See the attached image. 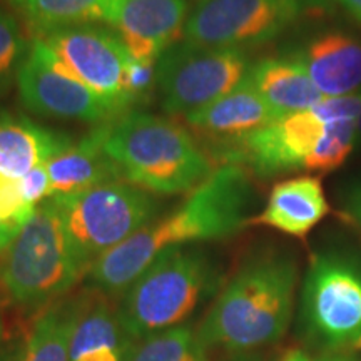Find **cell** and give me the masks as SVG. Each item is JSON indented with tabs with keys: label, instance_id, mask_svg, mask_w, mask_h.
<instances>
[{
	"label": "cell",
	"instance_id": "obj_20",
	"mask_svg": "<svg viewBox=\"0 0 361 361\" xmlns=\"http://www.w3.org/2000/svg\"><path fill=\"white\" fill-rule=\"evenodd\" d=\"M106 123L99 124L71 147L47 162L52 197L67 196L107 180L121 179L104 147Z\"/></svg>",
	"mask_w": 361,
	"mask_h": 361
},
{
	"label": "cell",
	"instance_id": "obj_25",
	"mask_svg": "<svg viewBox=\"0 0 361 361\" xmlns=\"http://www.w3.org/2000/svg\"><path fill=\"white\" fill-rule=\"evenodd\" d=\"M29 52L20 25L11 12L0 7V97L17 82V74Z\"/></svg>",
	"mask_w": 361,
	"mask_h": 361
},
{
	"label": "cell",
	"instance_id": "obj_33",
	"mask_svg": "<svg viewBox=\"0 0 361 361\" xmlns=\"http://www.w3.org/2000/svg\"><path fill=\"white\" fill-rule=\"evenodd\" d=\"M233 361H266V360H263L258 355L247 353V355H236V358H234Z\"/></svg>",
	"mask_w": 361,
	"mask_h": 361
},
{
	"label": "cell",
	"instance_id": "obj_3",
	"mask_svg": "<svg viewBox=\"0 0 361 361\" xmlns=\"http://www.w3.org/2000/svg\"><path fill=\"white\" fill-rule=\"evenodd\" d=\"M104 147L121 179L156 196L191 192L214 171L188 129L142 111L107 121Z\"/></svg>",
	"mask_w": 361,
	"mask_h": 361
},
{
	"label": "cell",
	"instance_id": "obj_31",
	"mask_svg": "<svg viewBox=\"0 0 361 361\" xmlns=\"http://www.w3.org/2000/svg\"><path fill=\"white\" fill-rule=\"evenodd\" d=\"M313 361H361L358 355H355L351 350L345 351H323L318 358Z\"/></svg>",
	"mask_w": 361,
	"mask_h": 361
},
{
	"label": "cell",
	"instance_id": "obj_28",
	"mask_svg": "<svg viewBox=\"0 0 361 361\" xmlns=\"http://www.w3.org/2000/svg\"><path fill=\"white\" fill-rule=\"evenodd\" d=\"M340 201L343 214L361 233V179L346 184L340 194Z\"/></svg>",
	"mask_w": 361,
	"mask_h": 361
},
{
	"label": "cell",
	"instance_id": "obj_22",
	"mask_svg": "<svg viewBox=\"0 0 361 361\" xmlns=\"http://www.w3.org/2000/svg\"><path fill=\"white\" fill-rule=\"evenodd\" d=\"M74 319V298L59 300L44 308L30 329L19 361H69Z\"/></svg>",
	"mask_w": 361,
	"mask_h": 361
},
{
	"label": "cell",
	"instance_id": "obj_36",
	"mask_svg": "<svg viewBox=\"0 0 361 361\" xmlns=\"http://www.w3.org/2000/svg\"><path fill=\"white\" fill-rule=\"evenodd\" d=\"M356 348H358V350H361V341H360V345H358V346H356Z\"/></svg>",
	"mask_w": 361,
	"mask_h": 361
},
{
	"label": "cell",
	"instance_id": "obj_5",
	"mask_svg": "<svg viewBox=\"0 0 361 361\" xmlns=\"http://www.w3.org/2000/svg\"><path fill=\"white\" fill-rule=\"evenodd\" d=\"M54 197L35 207L0 263V283L13 303L47 308L85 276Z\"/></svg>",
	"mask_w": 361,
	"mask_h": 361
},
{
	"label": "cell",
	"instance_id": "obj_29",
	"mask_svg": "<svg viewBox=\"0 0 361 361\" xmlns=\"http://www.w3.org/2000/svg\"><path fill=\"white\" fill-rule=\"evenodd\" d=\"M20 229L22 226L0 216V255H4L7 251V247L12 245V241L19 234Z\"/></svg>",
	"mask_w": 361,
	"mask_h": 361
},
{
	"label": "cell",
	"instance_id": "obj_7",
	"mask_svg": "<svg viewBox=\"0 0 361 361\" xmlns=\"http://www.w3.org/2000/svg\"><path fill=\"white\" fill-rule=\"evenodd\" d=\"M306 336L323 351L353 350L361 341V258L328 247L311 256L301 284Z\"/></svg>",
	"mask_w": 361,
	"mask_h": 361
},
{
	"label": "cell",
	"instance_id": "obj_18",
	"mask_svg": "<svg viewBox=\"0 0 361 361\" xmlns=\"http://www.w3.org/2000/svg\"><path fill=\"white\" fill-rule=\"evenodd\" d=\"M74 144L69 134L44 128L29 117L0 111V173L20 179Z\"/></svg>",
	"mask_w": 361,
	"mask_h": 361
},
{
	"label": "cell",
	"instance_id": "obj_37",
	"mask_svg": "<svg viewBox=\"0 0 361 361\" xmlns=\"http://www.w3.org/2000/svg\"><path fill=\"white\" fill-rule=\"evenodd\" d=\"M4 361H11V360H4Z\"/></svg>",
	"mask_w": 361,
	"mask_h": 361
},
{
	"label": "cell",
	"instance_id": "obj_14",
	"mask_svg": "<svg viewBox=\"0 0 361 361\" xmlns=\"http://www.w3.org/2000/svg\"><path fill=\"white\" fill-rule=\"evenodd\" d=\"M323 97L361 92V39L348 30L322 29L290 52Z\"/></svg>",
	"mask_w": 361,
	"mask_h": 361
},
{
	"label": "cell",
	"instance_id": "obj_8",
	"mask_svg": "<svg viewBox=\"0 0 361 361\" xmlns=\"http://www.w3.org/2000/svg\"><path fill=\"white\" fill-rule=\"evenodd\" d=\"M326 7L328 0H192L183 39L247 52L276 40L311 12Z\"/></svg>",
	"mask_w": 361,
	"mask_h": 361
},
{
	"label": "cell",
	"instance_id": "obj_2",
	"mask_svg": "<svg viewBox=\"0 0 361 361\" xmlns=\"http://www.w3.org/2000/svg\"><path fill=\"white\" fill-rule=\"evenodd\" d=\"M298 264L290 252L251 255L221 288L196 329L207 350L247 355L273 345L290 328Z\"/></svg>",
	"mask_w": 361,
	"mask_h": 361
},
{
	"label": "cell",
	"instance_id": "obj_10",
	"mask_svg": "<svg viewBox=\"0 0 361 361\" xmlns=\"http://www.w3.org/2000/svg\"><path fill=\"white\" fill-rule=\"evenodd\" d=\"M80 84L102 99L116 116L130 111L126 72L130 54L114 30L97 24L72 25L35 35Z\"/></svg>",
	"mask_w": 361,
	"mask_h": 361
},
{
	"label": "cell",
	"instance_id": "obj_4",
	"mask_svg": "<svg viewBox=\"0 0 361 361\" xmlns=\"http://www.w3.org/2000/svg\"><path fill=\"white\" fill-rule=\"evenodd\" d=\"M221 269L201 246L162 252L121 295L117 318L133 341L180 326L218 295Z\"/></svg>",
	"mask_w": 361,
	"mask_h": 361
},
{
	"label": "cell",
	"instance_id": "obj_12",
	"mask_svg": "<svg viewBox=\"0 0 361 361\" xmlns=\"http://www.w3.org/2000/svg\"><path fill=\"white\" fill-rule=\"evenodd\" d=\"M326 119L316 104L306 111L278 117L273 123L219 149L224 164H236L261 178L295 173L323 134Z\"/></svg>",
	"mask_w": 361,
	"mask_h": 361
},
{
	"label": "cell",
	"instance_id": "obj_17",
	"mask_svg": "<svg viewBox=\"0 0 361 361\" xmlns=\"http://www.w3.org/2000/svg\"><path fill=\"white\" fill-rule=\"evenodd\" d=\"M278 119L271 107L246 80L209 106L186 116L188 124L206 137L229 144Z\"/></svg>",
	"mask_w": 361,
	"mask_h": 361
},
{
	"label": "cell",
	"instance_id": "obj_19",
	"mask_svg": "<svg viewBox=\"0 0 361 361\" xmlns=\"http://www.w3.org/2000/svg\"><path fill=\"white\" fill-rule=\"evenodd\" d=\"M247 80L276 117L306 111L323 99L305 67L290 54L251 64Z\"/></svg>",
	"mask_w": 361,
	"mask_h": 361
},
{
	"label": "cell",
	"instance_id": "obj_34",
	"mask_svg": "<svg viewBox=\"0 0 361 361\" xmlns=\"http://www.w3.org/2000/svg\"><path fill=\"white\" fill-rule=\"evenodd\" d=\"M356 133H358V146L361 144V114L358 119H356Z\"/></svg>",
	"mask_w": 361,
	"mask_h": 361
},
{
	"label": "cell",
	"instance_id": "obj_6",
	"mask_svg": "<svg viewBox=\"0 0 361 361\" xmlns=\"http://www.w3.org/2000/svg\"><path fill=\"white\" fill-rule=\"evenodd\" d=\"M54 200L75 256L87 274L102 256L141 231L161 211L156 194L123 179Z\"/></svg>",
	"mask_w": 361,
	"mask_h": 361
},
{
	"label": "cell",
	"instance_id": "obj_35",
	"mask_svg": "<svg viewBox=\"0 0 361 361\" xmlns=\"http://www.w3.org/2000/svg\"><path fill=\"white\" fill-rule=\"evenodd\" d=\"M0 338H2V322H0Z\"/></svg>",
	"mask_w": 361,
	"mask_h": 361
},
{
	"label": "cell",
	"instance_id": "obj_23",
	"mask_svg": "<svg viewBox=\"0 0 361 361\" xmlns=\"http://www.w3.org/2000/svg\"><path fill=\"white\" fill-rule=\"evenodd\" d=\"M204 343L189 324L135 341L128 361H209Z\"/></svg>",
	"mask_w": 361,
	"mask_h": 361
},
{
	"label": "cell",
	"instance_id": "obj_16",
	"mask_svg": "<svg viewBox=\"0 0 361 361\" xmlns=\"http://www.w3.org/2000/svg\"><path fill=\"white\" fill-rule=\"evenodd\" d=\"M331 211L322 180L314 176H300L274 184L268 201L251 224L268 226L288 236L305 238Z\"/></svg>",
	"mask_w": 361,
	"mask_h": 361
},
{
	"label": "cell",
	"instance_id": "obj_9",
	"mask_svg": "<svg viewBox=\"0 0 361 361\" xmlns=\"http://www.w3.org/2000/svg\"><path fill=\"white\" fill-rule=\"evenodd\" d=\"M250 54L216 49L180 39L156 62V90L168 114L186 117L243 84L251 67Z\"/></svg>",
	"mask_w": 361,
	"mask_h": 361
},
{
	"label": "cell",
	"instance_id": "obj_30",
	"mask_svg": "<svg viewBox=\"0 0 361 361\" xmlns=\"http://www.w3.org/2000/svg\"><path fill=\"white\" fill-rule=\"evenodd\" d=\"M333 6L340 7L350 19L361 25V0H328Z\"/></svg>",
	"mask_w": 361,
	"mask_h": 361
},
{
	"label": "cell",
	"instance_id": "obj_32",
	"mask_svg": "<svg viewBox=\"0 0 361 361\" xmlns=\"http://www.w3.org/2000/svg\"><path fill=\"white\" fill-rule=\"evenodd\" d=\"M279 361H313V360H311L310 356L305 353V351L293 350V351H288V353L284 355Z\"/></svg>",
	"mask_w": 361,
	"mask_h": 361
},
{
	"label": "cell",
	"instance_id": "obj_21",
	"mask_svg": "<svg viewBox=\"0 0 361 361\" xmlns=\"http://www.w3.org/2000/svg\"><path fill=\"white\" fill-rule=\"evenodd\" d=\"M35 35L72 25L107 24L116 0H8Z\"/></svg>",
	"mask_w": 361,
	"mask_h": 361
},
{
	"label": "cell",
	"instance_id": "obj_15",
	"mask_svg": "<svg viewBox=\"0 0 361 361\" xmlns=\"http://www.w3.org/2000/svg\"><path fill=\"white\" fill-rule=\"evenodd\" d=\"M74 301L69 361H128L135 341L126 335L106 293L94 288L74 296Z\"/></svg>",
	"mask_w": 361,
	"mask_h": 361
},
{
	"label": "cell",
	"instance_id": "obj_11",
	"mask_svg": "<svg viewBox=\"0 0 361 361\" xmlns=\"http://www.w3.org/2000/svg\"><path fill=\"white\" fill-rule=\"evenodd\" d=\"M16 84L22 106L37 116L89 124L117 117L101 97L59 66L39 39L29 45Z\"/></svg>",
	"mask_w": 361,
	"mask_h": 361
},
{
	"label": "cell",
	"instance_id": "obj_26",
	"mask_svg": "<svg viewBox=\"0 0 361 361\" xmlns=\"http://www.w3.org/2000/svg\"><path fill=\"white\" fill-rule=\"evenodd\" d=\"M34 213L35 207L27 204L22 196L19 179L0 173V216L12 223L24 226Z\"/></svg>",
	"mask_w": 361,
	"mask_h": 361
},
{
	"label": "cell",
	"instance_id": "obj_1",
	"mask_svg": "<svg viewBox=\"0 0 361 361\" xmlns=\"http://www.w3.org/2000/svg\"><path fill=\"white\" fill-rule=\"evenodd\" d=\"M252 202L250 173L236 164L219 166L178 207L102 256L89 271L90 281L107 296H121L162 252L236 236L251 224Z\"/></svg>",
	"mask_w": 361,
	"mask_h": 361
},
{
	"label": "cell",
	"instance_id": "obj_27",
	"mask_svg": "<svg viewBox=\"0 0 361 361\" xmlns=\"http://www.w3.org/2000/svg\"><path fill=\"white\" fill-rule=\"evenodd\" d=\"M19 186L27 204L32 207H37L44 201L52 197L51 176H49L47 166L45 164H40L32 171H29L25 176H22L19 179Z\"/></svg>",
	"mask_w": 361,
	"mask_h": 361
},
{
	"label": "cell",
	"instance_id": "obj_24",
	"mask_svg": "<svg viewBox=\"0 0 361 361\" xmlns=\"http://www.w3.org/2000/svg\"><path fill=\"white\" fill-rule=\"evenodd\" d=\"M356 146H358L356 121L328 123L306 159L303 171L316 174L331 173L345 164Z\"/></svg>",
	"mask_w": 361,
	"mask_h": 361
},
{
	"label": "cell",
	"instance_id": "obj_13",
	"mask_svg": "<svg viewBox=\"0 0 361 361\" xmlns=\"http://www.w3.org/2000/svg\"><path fill=\"white\" fill-rule=\"evenodd\" d=\"M192 0H116L107 25L119 35L130 57L157 62L183 39Z\"/></svg>",
	"mask_w": 361,
	"mask_h": 361
}]
</instances>
